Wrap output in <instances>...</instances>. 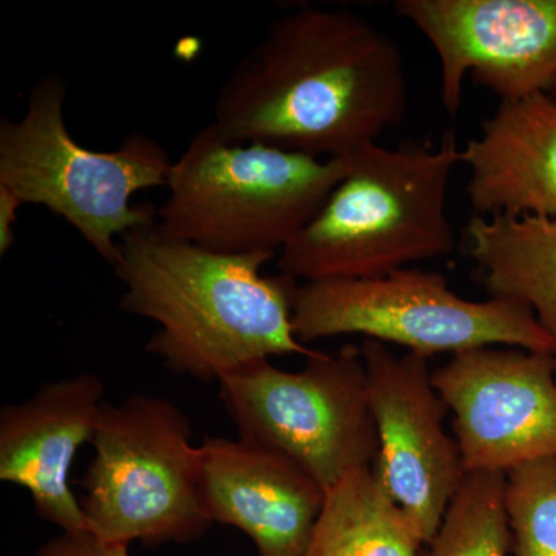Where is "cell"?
Here are the masks:
<instances>
[{
  "mask_svg": "<svg viewBox=\"0 0 556 556\" xmlns=\"http://www.w3.org/2000/svg\"><path fill=\"white\" fill-rule=\"evenodd\" d=\"M83 479L87 526L113 543L186 544L214 525L201 492L189 417L163 397L104 402Z\"/></svg>",
  "mask_w": 556,
  "mask_h": 556,
  "instance_id": "cell-6",
  "label": "cell"
},
{
  "mask_svg": "<svg viewBox=\"0 0 556 556\" xmlns=\"http://www.w3.org/2000/svg\"><path fill=\"white\" fill-rule=\"evenodd\" d=\"M218 383L239 437L287 456L325 492L350 471L375 466L379 439L361 346L316 351L299 371L269 358L252 362Z\"/></svg>",
  "mask_w": 556,
  "mask_h": 556,
  "instance_id": "cell-8",
  "label": "cell"
},
{
  "mask_svg": "<svg viewBox=\"0 0 556 556\" xmlns=\"http://www.w3.org/2000/svg\"><path fill=\"white\" fill-rule=\"evenodd\" d=\"M394 10L437 51L453 118L467 73L501 101L554 89L556 0H397Z\"/></svg>",
  "mask_w": 556,
  "mask_h": 556,
  "instance_id": "cell-11",
  "label": "cell"
},
{
  "mask_svg": "<svg viewBox=\"0 0 556 556\" xmlns=\"http://www.w3.org/2000/svg\"><path fill=\"white\" fill-rule=\"evenodd\" d=\"M479 217L556 218V97L501 101L482 134L460 150Z\"/></svg>",
  "mask_w": 556,
  "mask_h": 556,
  "instance_id": "cell-14",
  "label": "cell"
},
{
  "mask_svg": "<svg viewBox=\"0 0 556 556\" xmlns=\"http://www.w3.org/2000/svg\"><path fill=\"white\" fill-rule=\"evenodd\" d=\"M24 203L9 189L0 188V254L5 255L14 243L13 226Z\"/></svg>",
  "mask_w": 556,
  "mask_h": 556,
  "instance_id": "cell-20",
  "label": "cell"
},
{
  "mask_svg": "<svg viewBox=\"0 0 556 556\" xmlns=\"http://www.w3.org/2000/svg\"><path fill=\"white\" fill-rule=\"evenodd\" d=\"M422 546L407 515L365 467L327 490L303 556H420Z\"/></svg>",
  "mask_w": 556,
  "mask_h": 556,
  "instance_id": "cell-16",
  "label": "cell"
},
{
  "mask_svg": "<svg viewBox=\"0 0 556 556\" xmlns=\"http://www.w3.org/2000/svg\"><path fill=\"white\" fill-rule=\"evenodd\" d=\"M200 460L212 521L247 533L258 556L305 555L327 492L303 468L241 438H207Z\"/></svg>",
  "mask_w": 556,
  "mask_h": 556,
  "instance_id": "cell-13",
  "label": "cell"
},
{
  "mask_svg": "<svg viewBox=\"0 0 556 556\" xmlns=\"http://www.w3.org/2000/svg\"><path fill=\"white\" fill-rule=\"evenodd\" d=\"M551 93H552V94H555V97H556V84H555V86H554V89H552Z\"/></svg>",
  "mask_w": 556,
  "mask_h": 556,
  "instance_id": "cell-21",
  "label": "cell"
},
{
  "mask_svg": "<svg viewBox=\"0 0 556 556\" xmlns=\"http://www.w3.org/2000/svg\"><path fill=\"white\" fill-rule=\"evenodd\" d=\"M506 510L517 556H556V457L506 475Z\"/></svg>",
  "mask_w": 556,
  "mask_h": 556,
  "instance_id": "cell-18",
  "label": "cell"
},
{
  "mask_svg": "<svg viewBox=\"0 0 556 556\" xmlns=\"http://www.w3.org/2000/svg\"><path fill=\"white\" fill-rule=\"evenodd\" d=\"M276 255L208 251L164 232L156 219L119 240V308L155 321L148 353L201 382L269 357L313 356L292 329L299 281L260 273Z\"/></svg>",
  "mask_w": 556,
  "mask_h": 556,
  "instance_id": "cell-2",
  "label": "cell"
},
{
  "mask_svg": "<svg viewBox=\"0 0 556 556\" xmlns=\"http://www.w3.org/2000/svg\"><path fill=\"white\" fill-rule=\"evenodd\" d=\"M468 240L492 298L529 306L556 343V218L478 215Z\"/></svg>",
  "mask_w": 556,
  "mask_h": 556,
  "instance_id": "cell-15",
  "label": "cell"
},
{
  "mask_svg": "<svg viewBox=\"0 0 556 556\" xmlns=\"http://www.w3.org/2000/svg\"><path fill=\"white\" fill-rule=\"evenodd\" d=\"M453 413L466 473L507 475L556 457V354L484 346L431 371Z\"/></svg>",
  "mask_w": 556,
  "mask_h": 556,
  "instance_id": "cell-9",
  "label": "cell"
},
{
  "mask_svg": "<svg viewBox=\"0 0 556 556\" xmlns=\"http://www.w3.org/2000/svg\"><path fill=\"white\" fill-rule=\"evenodd\" d=\"M504 492L506 475L467 473L420 556H507L511 533Z\"/></svg>",
  "mask_w": 556,
  "mask_h": 556,
  "instance_id": "cell-17",
  "label": "cell"
},
{
  "mask_svg": "<svg viewBox=\"0 0 556 556\" xmlns=\"http://www.w3.org/2000/svg\"><path fill=\"white\" fill-rule=\"evenodd\" d=\"M361 353L379 439L372 470L427 546L467 475L456 438L445 430L447 405L428 358L396 356L371 339L362 342Z\"/></svg>",
  "mask_w": 556,
  "mask_h": 556,
  "instance_id": "cell-10",
  "label": "cell"
},
{
  "mask_svg": "<svg viewBox=\"0 0 556 556\" xmlns=\"http://www.w3.org/2000/svg\"><path fill=\"white\" fill-rule=\"evenodd\" d=\"M407 108L397 43L354 11L306 5L270 22L241 58L212 126L230 141L342 159L378 142Z\"/></svg>",
  "mask_w": 556,
  "mask_h": 556,
  "instance_id": "cell-1",
  "label": "cell"
},
{
  "mask_svg": "<svg viewBox=\"0 0 556 556\" xmlns=\"http://www.w3.org/2000/svg\"><path fill=\"white\" fill-rule=\"evenodd\" d=\"M105 387L93 372L40 386L0 412V481L27 490L36 515L61 532L89 530L70 486L76 453L91 442Z\"/></svg>",
  "mask_w": 556,
  "mask_h": 556,
  "instance_id": "cell-12",
  "label": "cell"
},
{
  "mask_svg": "<svg viewBox=\"0 0 556 556\" xmlns=\"http://www.w3.org/2000/svg\"><path fill=\"white\" fill-rule=\"evenodd\" d=\"M353 164L354 153L316 159L230 141L211 123L172 163L159 225L208 251L278 255L316 217Z\"/></svg>",
  "mask_w": 556,
  "mask_h": 556,
  "instance_id": "cell-4",
  "label": "cell"
},
{
  "mask_svg": "<svg viewBox=\"0 0 556 556\" xmlns=\"http://www.w3.org/2000/svg\"><path fill=\"white\" fill-rule=\"evenodd\" d=\"M459 163L452 131L438 149L365 146L316 217L278 252L280 273L303 283L357 280L447 257L455 249L447 190Z\"/></svg>",
  "mask_w": 556,
  "mask_h": 556,
  "instance_id": "cell-3",
  "label": "cell"
},
{
  "mask_svg": "<svg viewBox=\"0 0 556 556\" xmlns=\"http://www.w3.org/2000/svg\"><path fill=\"white\" fill-rule=\"evenodd\" d=\"M291 320L303 345L361 334L426 358L484 346L556 354L554 339L529 306L510 299L459 298L442 274L409 266L380 277L299 283Z\"/></svg>",
  "mask_w": 556,
  "mask_h": 556,
  "instance_id": "cell-7",
  "label": "cell"
},
{
  "mask_svg": "<svg viewBox=\"0 0 556 556\" xmlns=\"http://www.w3.org/2000/svg\"><path fill=\"white\" fill-rule=\"evenodd\" d=\"M36 556H130L129 544L102 540L90 530L61 532L36 552Z\"/></svg>",
  "mask_w": 556,
  "mask_h": 556,
  "instance_id": "cell-19",
  "label": "cell"
},
{
  "mask_svg": "<svg viewBox=\"0 0 556 556\" xmlns=\"http://www.w3.org/2000/svg\"><path fill=\"white\" fill-rule=\"evenodd\" d=\"M65 97L67 84L50 73L31 87L20 121L0 119V188L64 218L113 266L119 255L116 239L159 219V208L135 206L131 199L167 186L174 161L142 134H131L109 152L83 148L65 126Z\"/></svg>",
  "mask_w": 556,
  "mask_h": 556,
  "instance_id": "cell-5",
  "label": "cell"
}]
</instances>
